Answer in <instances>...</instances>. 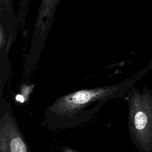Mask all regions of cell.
<instances>
[{"label":"cell","instance_id":"cell-1","mask_svg":"<svg viewBox=\"0 0 152 152\" xmlns=\"http://www.w3.org/2000/svg\"><path fill=\"white\" fill-rule=\"evenodd\" d=\"M134 80L104 87L84 88L58 97L43 113L46 126L63 130L78 126L95 116L107 102L122 96Z\"/></svg>","mask_w":152,"mask_h":152},{"label":"cell","instance_id":"cell-2","mask_svg":"<svg viewBox=\"0 0 152 152\" xmlns=\"http://www.w3.org/2000/svg\"><path fill=\"white\" fill-rule=\"evenodd\" d=\"M128 128L131 140L142 152H152V95L132 88L128 95Z\"/></svg>","mask_w":152,"mask_h":152}]
</instances>
